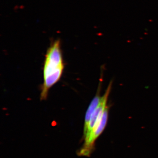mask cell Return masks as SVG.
Segmentation results:
<instances>
[{
    "mask_svg": "<svg viewBox=\"0 0 158 158\" xmlns=\"http://www.w3.org/2000/svg\"><path fill=\"white\" fill-rule=\"evenodd\" d=\"M109 110V107L107 106L99 123L94 128L88 139L85 140L84 147L80 152L81 155L88 156L91 153L94 141L103 131L107 123Z\"/></svg>",
    "mask_w": 158,
    "mask_h": 158,
    "instance_id": "2",
    "label": "cell"
},
{
    "mask_svg": "<svg viewBox=\"0 0 158 158\" xmlns=\"http://www.w3.org/2000/svg\"><path fill=\"white\" fill-rule=\"evenodd\" d=\"M102 81H101L99 84L98 89L96 95L94 98L91 101L90 104L89 105V107H88V110L86 112L85 114V125H84V134L87 131L88 124H89V121H90V118H91V115L92 113L94 112V110L98 106L100 102L101 99L102 97L100 96L101 89V82Z\"/></svg>",
    "mask_w": 158,
    "mask_h": 158,
    "instance_id": "4",
    "label": "cell"
},
{
    "mask_svg": "<svg viewBox=\"0 0 158 158\" xmlns=\"http://www.w3.org/2000/svg\"><path fill=\"white\" fill-rule=\"evenodd\" d=\"M64 68L60 41L57 40L50 47L46 55L44 78L59 71L63 70Z\"/></svg>",
    "mask_w": 158,
    "mask_h": 158,
    "instance_id": "1",
    "label": "cell"
},
{
    "mask_svg": "<svg viewBox=\"0 0 158 158\" xmlns=\"http://www.w3.org/2000/svg\"><path fill=\"white\" fill-rule=\"evenodd\" d=\"M112 81H111L108 85L104 94L102 97L100 102L99 103L98 106L91 115L88 128L86 132L84 134V137H85V141L89 138L90 133L92 132L95 125L97 124L100 121L103 113L107 107L108 97L112 89Z\"/></svg>",
    "mask_w": 158,
    "mask_h": 158,
    "instance_id": "3",
    "label": "cell"
}]
</instances>
